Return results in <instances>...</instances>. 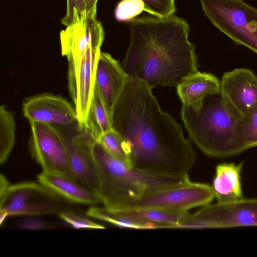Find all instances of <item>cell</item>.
Instances as JSON below:
<instances>
[{
	"label": "cell",
	"instance_id": "cell-1",
	"mask_svg": "<svg viewBox=\"0 0 257 257\" xmlns=\"http://www.w3.org/2000/svg\"><path fill=\"white\" fill-rule=\"evenodd\" d=\"M150 86L128 77L113 109V128L125 141L132 167L175 176L188 175L196 152L181 126L164 112Z\"/></svg>",
	"mask_w": 257,
	"mask_h": 257
},
{
	"label": "cell",
	"instance_id": "cell-2",
	"mask_svg": "<svg viewBox=\"0 0 257 257\" xmlns=\"http://www.w3.org/2000/svg\"><path fill=\"white\" fill-rule=\"evenodd\" d=\"M130 43L122 66L128 77L148 84L177 86L198 71L195 46L186 21L174 15L131 21Z\"/></svg>",
	"mask_w": 257,
	"mask_h": 257
},
{
	"label": "cell",
	"instance_id": "cell-3",
	"mask_svg": "<svg viewBox=\"0 0 257 257\" xmlns=\"http://www.w3.org/2000/svg\"><path fill=\"white\" fill-rule=\"evenodd\" d=\"M93 153L99 177L97 195L103 206L110 210H121L146 192L190 181L188 175H165L128 167L97 141Z\"/></svg>",
	"mask_w": 257,
	"mask_h": 257
},
{
	"label": "cell",
	"instance_id": "cell-4",
	"mask_svg": "<svg viewBox=\"0 0 257 257\" xmlns=\"http://www.w3.org/2000/svg\"><path fill=\"white\" fill-rule=\"evenodd\" d=\"M218 94L206 97L197 110L183 105L181 115L189 136L205 155L225 158L244 151L239 117Z\"/></svg>",
	"mask_w": 257,
	"mask_h": 257
},
{
	"label": "cell",
	"instance_id": "cell-5",
	"mask_svg": "<svg viewBox=\"0 0 257 257\" xmlns=\"http://www.w3.org/2000/svg\"><path fill=\"white\" fill-rule=\"evenodd\" d=\"M212 24L235 43L257 54V9L242 0H201Z\"/></svg>",
	"mask_w": 257,
	"mask_h": 257
},
{
	"label": "cell",
	"instance_id": "cell-6",
	"mask_svg": "<svg viewBox=\"0 0 257 257\" xmlns=\"http://www.w3.org/2000/svg\"><path fill=\"white\" fill-rule=\"evenodd\" d=\"M214 198L212 186L189 181L146 192L119 211L158 209L187 212L190 209L210 203Z\"/></svg>",
	"mask_w": 257,
	"mask_h": 257
},
{
	"label": "cell",
	"instance_id": "cell-7",
	"mask_svg": "<svg viewBox=\"0 0 257 257\" xmlns=\"http://www.w3.org/2000/svg\"><path fill=\"white\" fill-rule=\"evenodd\" d=\"M257 226V198L208 204L188 213L178 228H214Z\"/></svg>",
	"mask_w": 257,
	"mask_h": 257
},
{
	"label": "cell",
	"instance_id": "cell-8",
	"mask_svg": "<svg viewBox=\"0 0 257 257\" xmlns=\"http://www.w3.org/2000/svg\"><path fill=\"white\" fill-rule=\"evenodd\" d=\"M100 52V48L90 47L80 55L66 57L68 63V88L76 112L77 123L86 127Z\"/></svg>",
	"mask_w": 257,
	"mask_h": 257
},
{
	"label": "cell",
	"instance_id": "cell-9",
	"mask_svg": "<svg viewBox=\"0 0 257 257\" xmlns=\"http://www.w3.org/2000/svg\"><path fill=\"white\" fill-rule=\"evenodd\" d=\"M57 200V196L39 182H21L0 194V212L24 216L59 213Z\"/></svg>",
	"mask_w": 257,
	"mask_h": 257
},
{
	"label": "cell",
	"instance_id": "cell-10",
	"mask_svg": "<svg viewBox=\"0 0 257 257\" xmlns=\"http://www.w3.org/2000/svg\"><path fill=\"white\" fill-rule=\"evenodd\" d=\"M30 123V152L41 166L42 172L72 178L62 134L53 125L36 122Z\"/></svg>",
	"mask_w": 257,
	"mask_h": 257
},
{
	"label": "cell",
	"instance_id": "cell-11",
	"mask_svg": "<svg viewBox=\"0 0 257 257\" xmlns=\"http://www.w3.org/2000/svg\"><path fill=\"white\" fill-rule=\"evenodd\" d=\"M66 144L72 177L97 194L99 177L93 150L97 138L77 123L76 131L62 134Z\"/></svg>",
	"mask_w": 257,
	"mask_h": 257
},
{
	"label": "cell",
	"instance_id": "cell-12",
	"mask_svg": "<svg viewBox=\"0 0 257 257\" xmlns=\"http://www.w3.org/2000/svg\"><path fill=\"white\" fill-rule=\"evenodd\" d=\"M221 101L239 117L257 106V76L244 68L226 72L220 81Z\"/></svg>",
	"mask_w": 257,
	"mask_h": 257
},
{
	"label": "cell",
	"instance_id": "cell-13",
	"mask_svg": "<svg viewBox=\"0 0 257 257\" xmlns=\"http://www.w3.org/2000/svg\"><path fill=\"white\" fill-rule=\"evenodd\" d=\"M22 109L30 122L67 125L77 121L75 108L59 95L44 93L29 97L23 101Z\"/></svg>",
	"mask_w": 257,
	"mask_h": 257
},
{
	"label": "cell",
	"instance_id": "cell-14",
	"mask_svg": "<svg viewBox=\"0 0 257 257\" xmlns=\"http://www.w3.org/2000/svg\"><path fill=\"white\" fill-rule=\"evenodd\" d=\"M60 38L63 55H78L90 47L101 48L104 32L96 17L74 13L72 23L61 31Z\"/></svg>",
	"mask_w": 257,
	"mask_h": 257
},
{
	"label": "cell",
	"instance_id": "cell-15",
	"mask_svg": "<svg viewBox=\"0 0 257 257\" xmlns=\"http://www.w3.org/2000/svg\"><path fill=\"white\" fill-rule=\"evenodd\" d=\"M128 76L122 65L110 54L100 52L96 69L95 86L99 91L111 118Z\"/></svg>",
	"mask_w": 257,
	"mask_h": 257
},
{
	"label": "cell",
	"instance_id": "cell-16",
	"mask_svg": "<svg viewBox=\"0 0 257 257\" xmlns=\"http://www.w3.org/2000/svg\"><path fill=\"white\" fill-rule=\"evenodd\" d=\"M37 179L39 183L56 196L72 203L92 206L101 203L96 194L72 178L42 172Z\"/></svg>",
	"mask_w": 257,
	"mask_h": 257
},
{
	"label": "cell",
	"instance_id": "cell-17",
	"mask_svg": "<svg viewBox=\"0 0 257 257\" xmlns=\"http://www.w3.org/2000/svg\"><path fill=\"white\" fill-rule=\"evenodd\" d=\"M220 82L214 75L199 71L185 78L176 87L183 105L199 110L208 96L219 94Z\"/></svg>",
	"mask_w": 257,
	"mask_h": 257
},
{
	"label": "cell",
	"instance_id": "cell-18",
	"mask_svg": "<svg viewBox=\"0 0 257 257\" xmlns=\"http://www.w3.org/2000/svg\"><path fill=\"white\" fill-rule=\"evenodd\" d=\"M242 163H224L216 166L212 187L217 202H230L242 198Z\"/></svg>",
	"mask_w": 257,
	"mask_h": 257
},
{
	"label": "cell",
	"instance_id": "cell-19",
	"mask_svg": "<svg viewBox=\"0 0 257 257\" xmlns=\"http://www.w3.org/2000/svg\"><path fill=\"white\" fill-rule=\"evenodd\" d=\"M86 215L93 219L103 221L115 226L135 229L161 228L159 225L145 222L132 216L124 211H113L103 207L93 206L89 208Z\"/></svg>",
	"mask_w": 257,
	"mask_h": 257
},
{
	"label": "cell",
	"instance_id": "cell-20",
	"mask_svg": "<svg viewBox=\"0 0 257 257\" xmlns=\"http://www.w3.org/2000/svg\"><path fill=\"white\" fill-rule=\"evenodd\" d=\"M86 128L97 139L101 134L113 129L111 118L95 86L89 109Z\"/></svg>",
	"mask_w": 257,
	"mask_h": 257
},
{
	"label": "cell",
	"instance_id": "cell-21",
	"mask_svg": "<svg viewBox=\"0 0 257 257\" xmlns=\"http://www.w3.org/2000/svg\"><path fill=\"white\" fill-rule=\"evenodd\" d=\"M124 211L142 221L159 225L161 228H177L189 213L188 211H173L158 209H142Z\"/></svg>",
	"mask_w": 257,
	"mask_h": 257
},
{
	"label": "cell",
	"instance_id": "cell-22",
	"mask_svg": "<svg viewBox=\"0 0 257 257\" xmlns=\"http://www.w3.org/2000/svg\"><path fill=\"white\" fill-rule=\"evenodd\" d=\"M16 123L12 112L6 106L0 107V163L7 160L15 142Z\"/></svg>",
	"mask_w": 257,
	"mask_h": 257
},
{
	"label": "cell",
	"instance_id": "cell-23",
	"mask_svg": "<svg viewBox=\"0 0 257 257\" xmlns=\"http://www.w3.org/2000/svg\"><path fill=\"white\" fill-rule=\"evenodd\" d=\"M97 141L111 156L132 167L130 149L115 130L113 128L101 134Z\"/></svg>",
	"mask_w": 257,
	"mask_h": 257
},
{
	"label": "cell",
	"instance_id": "cell-24",
	"mask_svg": "<svg viewBox=\"0 0 257 257\" xmlns=\"http://www.w3.org/2000/svg\"><path fill=\"white\" fill-rule=\"evenodd\" d=\"M240 124L244 150L257 146V106L241 117Z\"/></svg>",
	"mask_w": 257,
	"mask_h": 257
},
{
	"label": "cell",
	"instance_id": "cell-25",
	"mask_svg": "<svg viewBox=\"0 0 257 257\" xmlns=\"http://www.w3.org/2000/svg\"><path fill=\"white\" fill-rule=\"evenodd\" d=\"M145 6L141 0H121L115 10V17L118 21H132L144 11Z\"/></svg>",
	"mask_w": 257,
	"mask_h": 257
},
{
	"label": "cell",
	"instance_id": "cell-26",
	"mask_svg": "<svg viewBox=\"0 0 257 257\" xmlns=\"http://www.w3.org/2000/svg\"><path fill=\"white\" fill-rule=\"evenodd\" d=\"M144 4V11L161 19L173 15L176 11L175 0H141Z\"/></svg>",
	"mask_w": 257,
	"mask_h": 257
},
{
	"label": "cell",
	"instance_id": "cell-27",
	"mask_svg": "<svg viewBox=\"0 0 257 257\" xmlns=\"http://www.w3.org/2000/svg\"><path fill=\"white\" fill-rule=\"evenodd\" d=\"M58 216L62 220L76 229H103L105 227L101 224L75 213L60 211Z\"/></svg>",
	"mask_w": 257,
	"mask_h": 257
},
{
	"label": "cell",
	"instance_id": "cell-28",
	"mask_svg": "<svg viewBox=\"0 0 257 257\" xmlns=\"http://www.w3.org/2000/svg\"><path fill=\"white\" fill-rule=\"evenodd\" d=\"M85 0H67L66 13L61 19V23L66 27L71 25L73 14L80 15L85 12Z\"/></svg>",
	"mask_w": 257,
	"mask_h": 257
},
{
	"label": "cell",
	"instance_id": "cell-29",
	"mask_svg": "<svg viewBox=\"0 0 257 257\" xmlns=\"http://www.w3.org/2000/svg\"><path fill=\"white\" fill-rule=\"evenodd\" d=\"M17 226L20 228L28 230L44 229L52 227L47 222L35 216H26L18 221Z\"/></svg>",
	"mask_w": 257,
	"mask_h": 257
},
{
	"label": "cell",
	"instance_id": "cell-30",
	"mask_svg": "<svg viewBox=\"0 0 257 257\" xmlns=\"http://www.w3.org/2000/svg\"><path fill=\"white\" fill-rule=\"evenodd\" d=\"M98 0H85V13L92 17H96V7Z\"/></svg>",
	"mask_w": 257,
	"mask_h": 257
},
{
	"label": "cell",
	"instance_id": "cell-31",
	"mask_svg": "<svg viewBox=\"0 0 257 257\" xmlns=\"http://www.w3.org/2000/svg\"><path fill=\"white\" fill-rule=\"evenodd\" d=\"M8 181L4 175L0 176V194L4 193L9 187Z\"/></svg>",
	"mask_w": 257,
	"mask_h": 257
},
{
	"label": "cell",
	"instance_id": "cell-32",
	"mask_svg": "<svg viewBox=\"0 0 257 257\" xmlns=\"http://www.w3.org/2000/svg\"><path fill=\"white\" fill-rule=\"evenodd\" d=\"M9 215L6 212H0V225H2L6 217Z\"/></svg>",
	"mask_w": 257,
	"mask_h": 257
}]
</instances>
